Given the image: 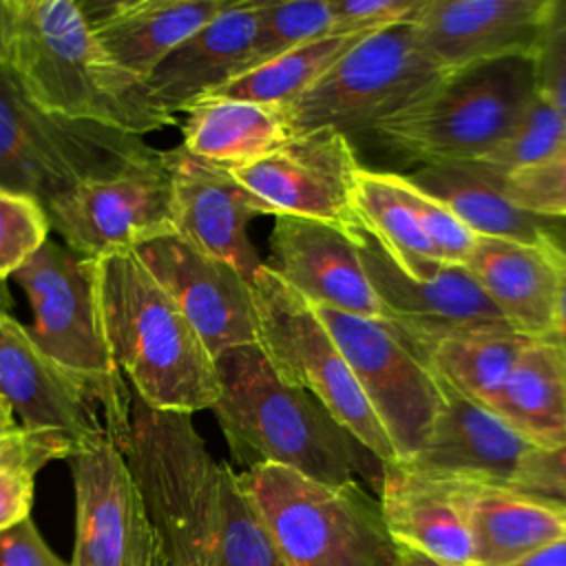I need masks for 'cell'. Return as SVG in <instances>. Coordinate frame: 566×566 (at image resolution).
Instances as JSON below:
<instances>
[{
    "label": "cell",
    "instance_id": "obj_1",
    "mask_svg": "<svg viewBox=\"0 0 566 566\" xmlns=\"http://www.w3.org/2000/svg\"><path fill=\"white\" fill-rule=\"evenodd\" d=\"M133 473L164 566H279L239 471L210 455L190 413L157 411L133 396L115 442Z\"/></svg>",
    "mask_w": 566,
    "mask_h": 566
},
{
    "label": "cell",
    "instance_id": "obj_2",
    "mask_svg": "<svg viewBox=\"0 0 566 566\" xmlns=\"http://www.w3.org/2000/svg\"><path fill=\"white\" fill-rule=\"evenodd\" d=\"M4 73L38 108L139 135L177 126L148 82L117 64L75 0H7Z\"/></svg>",
    "mask_w": 566,
    "mask_h": 566
},
{
    "label": "cell",
    "instance_id": "obj_3",
    "mask_svg": "<svg viewBox=\"0 0 566 566\" xmlns=\"http://www.w3.org/2000/svg\"><path fill=\"white\" fill-rule=\"evenodd\" d=\"M214 367L219 396L212 413L239 464H279L325 484L358 482L363 473L378 493L382 469L367 467L365 449L318 400L285 382L259 343L221 352Z\"/></svg>",
    "mask_w": 566,
    "mask_h": 566
},
{
    "label": "cell",
    "instance_id": "obj_4",
    "mask_svg": "<svg viewBox=\"0 0 566 566\" xmlns=\"http://www.w3.org/2000/svg\"><path fill=\"white\" fill-rule=\"evenodd\" d=\"M95 294L111 358L133 396L157 411L212 409L214 356L133 250L95 259Z\"/></svg>",
    "mask_w": 566,
    "mask_h": 566
},
{
    "label": "cell",
    "instance_id": "obj_5",
    "mask_svg": "<svg viewBox=\"0 0 566 566\" xmlns=\"http://www.w3.org/2000/svg\"><path fill=\"white\" fill-rule=\"evenodd\" d=\"M535 97L531 57L480 62L447 71L371 135L422 166L473 164L506 139Z\"/></svg>",
    "mask_w": 566,
    "mask_h": 566
},
{
    "label": "cell",
    "instance_id": "obj_6",
    "mask_svg": "<svg viewBox=\"0 0 566 566\" xmlns=\"http://www.w3.org/2000/svg\"><path fill=\"white\" fill-rule=\"evenodd\" d=\"M239 480L279 566H398L378 497L358 482L325 484L279 464H254Z\"/></svg>",
    "mask_w": 566,
    "mask_h": 566
},
{
    "label": "cell",
    "instance_id": "obj_7",
    "mask_svg": "<svg viewBox=\"0 0 566 566\" xmlns=\"http://www.w3.org/2000/svg\"><path fill=\"white\" fill-rule=\"evenodd\" d=\"M22 287L33 343L62 369L86 382L117 442L130 418L133 391L115 367L95 294V259L49 239L15 274Z\"/></svg>",
    "mask_w": 566,
    "mask_h": 566
},
{
    "label": "cell",
    "instance_id": "obj_8",
    "mask_svg": "<svg viewBox=\"0 0 566 566\" xmlns=\"http://www.w3.org/2000/svg\"><path fill=\"white\" fill-rule=\"evenodd\" d=\"M139 135L46 113L0 69V188L46 206L53 197L159 161Z\"/></svg>",
    "mask_w": 566,
    "mask_h": 566
},
{
    "label": "cell",
    "instance_id": "obj_9",
    "mask_svg": "<svg viewBox=\"0 0 566 566\" xmlns=\"http://www.w3.org/2000/svg\"><path fill=\"white\" fill-rule=\"evenodd\" d=\"M250 290L256 343L276 374L318 400L380 464L398 462L387 431L314 307L265 263L254 272Z\"/></svg>",
    "mask_w": 566,
    "mask_h": 566
},
{
    "label": "cell",
    "instance_id": "obj_10",
    "mask_svg": "<svg viewBox=\"0 0 566 566\" xmlns=\"http://www.w3.org/2000/svg\"><path fill=\"white\" fill-rule=\"evenodd\" d=\"M444 75L416 42L413 20L360 38L303 95L283 106L292 133H374Z\"/></svg>",
    "mask_w": 566,
    "mask_h": 566
},
{
    "label": "cell",
    "instance_id": "obj_11",
    "mask_svg": "<svg viewBox=\"0 0 566 566\" xmlns=\"http://www.w3.org/2000/svg\"><path fill=\"white\" fill-rule=\"evenodd\" d=\"M369 285L385 310L387 327L427 363L444 338L511 329L493 301L460 263L424 256L396 259L360 221L349 228Z\"/></svg>",
    "mask_w": 566,
    "mask_h": 566
},
{
    "label": "cell",
    "instance_id": "obj_12",
    "mask_svg": "<svg viewBox=\"0 0 566 566\" xmlns=\"http://www.w3.org/2000/svg\"><path fill=\"white\" fill-rule=\"evenodd\" d=\"M312 307L349 363L398 462L411 460L422 449L442 405L438 376L385 323L323 305Z\"/></svg>",
    "mask_w": 566,
    "mask_h": 566
},
{
    "label": "cell",
    "instance_id": "obj_13",
    "mask_svg": "<svg viewBox=\"0 0 566 566\" xmlns=\"http://www.w3.org/2000/svg\"><path fill=\"white\" fill-rule=\"evenodd\" d=\"M358 170L352 142L332 128L292 133L272 153L230 168L270 214L316 219L345 230L358 221L354 208Z\"/></svg>",
    "mask_w": 566,
    "mask_h": 566
},
{
    "label": "cell",
    "instance_id": "obj_14",
    "mask_svg": "<svg viewBox=\"0 0 566 566\" xmlns=\"http://www.w3.org/2000/svg\"><path fill=\"white\" fill-rule=\"evenodd\" d=\"M75 489L71 566H164L161 551L133 473L113 440L66 458Z\"/></svg>",
    "mask_w": 566,
    "mask_h": 566
},
{
    "label": "cell",
    "instance_id": "obj_15",
    "mask_svg": "<svg viewBox=\"0 0 566 566\" xmlns=\"http://www.w3.org/2000/svg\"><path fill=\"white\" fill-rule=\"evenodd\" d=\"M44 208L62 243L88 259L175 232L166 150L155 164L80 184Z\"/></svg>",
    "mask_w": 566,
    "mask_h": 566
},
{
    "label": "cell",
    "instance_id": "obj_16",
    "mask_svg": "<svg viewBox=\"0 0 566 566\" xmlns=\"http://www.w3.org/2000/svg\"><path fill=\"white\" fill-rule=\"evenodd\" d=\"M153 279L190 321L212 356L256 343V314L250 283L177 232H166L133 250Z\"/></svg>",
    "mask_w": 566,
    "mask_h": 566
},
{
    "label": "cell",
    "instance_id": "obj_17",
    "mask_svg": "<svg viewBox=\"0 0 566 566\" xmlns=\"http://www.w3.org/2000/svg\"><path fill=\"white\" fill-rule=\"evenodd\" d=\"M170 179V221L179 237L201 252L232 265L248 283L263 265L248 226L270 214L228 168L199 159L181 146L166 150Z\"/></svg>",
    "mask_w": 566,
    "mask_h": 566
},
{
    "label": "cell",
    "instance_id": "obj_18",
    "mask_svg": "<svg viewBox=\"0 0 566 566\" xmlns=\"http://www.w3.org/2000/svg\"><path fill=\"white\" fill-rule=\"evenodd\" d=\"M0 396L24 429L62 433L77 449L108 438L93 389L53 363L33 343L27 325L4 310H0Z\"/></svg>",
    "mask_w": 566,
    "mask_h": 566
},
{
    "label": "cell",
    "instance_id": "obj_19",
    "mask_svg": "<svg viewBox=\"0 0 566 566\" xmlns=\"http://www.w3.org/2000/svg\"><path fill=\"white\" fill-rule=\"evenodd\" d=\"M270 252L265 265L307 303L387 325L349 230L281 214L274 217Z\"/></svg>",
    "mask_w": 566,
    "mask_h": 566
},
{
    "label": "cell",
    "instance_id": "obj_20",
    "mask_svg": "<svg viewBox=\"0 0 566 566\" xmlns=\"http://www.w3.org/2000/svg\"><path fill=\"white\" fill-rule=\"evenodd\" d=\"M440 411L422 449L405 464L433 480L511 486L524 455L535 447L495 411L469 400L442 378Z\"/></svg>",
    "mask_w": 566,
    "mask_h": 566
},
{
    "label": "cell",
    "instance_id": "obj_21",
    "mask_svg": "<svg viewBox=\"0 0 566 566\" xmlns=\"http://www.w3.org/2000/svg\"><path fill=\"white\" fill-rule=\"evenodd\" d=\"M546 0H424L413 18L420 51L438 69L531 57Z\"/></svg>",
    "mask_w": 566,
    "mask_h": 566
},
{
    "label": "cell",
    "instance_id": "obj_22",
    "mask_svg": "<svg viewBox=\"0 0 566 566\" xmlns=\"http://www.w3.org/2000/svg\"><path fill=\"white\" fill-rule=\"evenodd\" d=\"M378 504L396 544L442 566H473V537L453 482L389 462L382 464Z\"/></svg>",
    "mask_w": 566,
    "mask_h": 566
},
{
    "label": "cell",
    "instance_id": "obj_23",
    "mask_svg": "<svg viewBox=\"0 0 566 566\" xmlns=\"http://www.w3.org/2000/svg\"><path fill=\"white\" fill-rule=\"evenodd\" d=\"M259 24V0L230 2L181 42L148 77L155 99L172 115L245 73Z\"/></svg>",
    "mask_w": 566,
    "mask_h": 566
},
{
    "label": "cell",
    "instance_id": "obj_24",
    "mask_svg": "<svg viewBox=\"0 0 566 566\" xmlns=\"http://www.w3.org/2000/svg\"><path fill=\"white\" fill-rule=\"evenodd\" d=\"M228 4V0L80 2L91 31L108 55L144 82L166 55Z\"/></svg>",
    "mask_w": 566,
    "mask_h": 566
},
{
    "label": "cell",
    "instance_id": "obj_25",
    "mask_svg": "<svg viewBox=\"0 0 566 566\" xmlns=\"http://www.w3.org/2000/svg\"><path fill=\"white\" fill-rule=\"evenodd\" d=\"M462 265L513 332L526 338H551L557 270L542 245L475 237Z\"/></svg>",
    "mask_w": 566,
    "mask_h": 566
},
{
    "label": "cell",
    "instance_id": "obj_26",
    "mask_svg": "<svg viewBox=\"0 0 566 566\" xmlns=\"http://www.w3.org/2000/svg\"><path fill=\"white\" fill-rule=\"evenodd\" d=\"M473 537V566H509L566 535V509L509 486L453 482Z\"/></svg>",
    "mask_w": 566,
    "mask_h": 566
},
{
    "label": "cell",
    "instance_id": "obj_27",
    "mask_svg": "<svg viewBox=\"0 0 566 566\" xmlns=\"http://www.w3.org/2000/svg\"><path fill=\"white\" fill-rule=\"evenodd\" d=\"M179 126L184 150L228 170L272 153L292 135L281 106L232 97L192 102Z\"/></svg>",
    "mask_w": 566,
    "mask_h": 566
},
{
    "label": "cell",
    "instance_id": "obj_28",
    "mask_svg": "<svg viewBox=\"0 0 566 566\" xmlns=\"http://www.w3.org/2000/svg\"><path fill=\"white\" fill-rule=\"evenodd\" d=\"M535 447L566 442V356L553 338H531L493 409Z\"/></svg>",
    "mask_w": 566,
    "mask_h": 566
},
{
    "label": "cell",
    "instance_id": "obj_29",
    "mask_svg": "<svg viewBox=\"0 0 566 566\" xmlns=\"http://www.w3.org/2000/svg\"><path fill=\"white\" fill-rule=\"evenodd\" d=\"M407 179L447 206L475 237L539 245L535 217L517 208L500 184L473 164L420 166Z\"/></svg>",
    "mask_w": 566,
    "mask_h": 566
},
{
    "label": "cell",
    "instance_id": "obj_30",
    "mask_svg": "<svg viewBox=\"0 0 566 566\" xmlns=\"http://www.w3.org/2000/svg\"><path fill=\"white\" fill-rule=\"evenodd\" d=\"M531 338L513 329H480L440 340L429 369L469 400L493 409L515 360Z\"/></svg>",
    "mask_w": 566,
    "mask_h": 566
},
{
    "label": "cell",
    "instance_id": "obj_31",
    "mask_svg": "<svg viewBox=\"0 0 566 566\" xmlns=\"http://www.w3.org/2000/svg\"><path fill=\"white\" fill-rule=\"evenodd\" d=\"M358 40V35H327L314 40L261 66L250 69L248 73L226 82L221 88L206 97H232L283 108L303 95Z\"/></svg>",
    "mask_w": 566,
    "mask_h": 566
},
{
    "label": "cell",
    "instance_id": "obj_32",
    "mask_svg": "<svg viewBox=\"0 0 566 566\" xmlns=\"http://www.w3.org/2000/svg\"><path fill=\"white\" fill-rule=\"evenodd\" d=\"M354 208L358 221L382 241L391 256H424L442 261L402 201L391 172L360 166L354 188Z\"/></svg>",
    "mask_w": 566,
    "mask_h": 566
},
{
    "label": "cell",
    "instance_id": "obj_33",
    "mask_svg": "<svg viewBox=\"0 0 566 566\" xmlns=\"http://www.w3.org/2000/svg\"><path fill=\"white\" fill-rule=\"evenodd\" d=\"M332 29L329 0H259V24L248 69L261 66L287 51L327 38ZM243 75V73H241Z\"/></svg>",
    "mask_w": 566,
    "mask_h": 566
},
{
    "label": "cell",
    "instance_id": "obj_34",
    "mask_svg": "<svg viewBox=\"0 0 566 566\" xmlns=\"http://www.w3.org/2000/svg\"><path fill=\"white\" fill-rule=\"evenodd\" d=\"M564 144L566 119L544 99L535 97L526 115L506 135V139L500 146H495L489 155L473 161V166H478L495 179H502L515 170L535 166L553 157Z\"/></svg>",
    "mask_w": 566,
    "mask_h": 566
},
{
    "label": "cell",
    "instance_id": "obj_35",
    "mask_svg": "<svg viewBox=\"0 0 566 566\" xmlns=\"http://www.w3.org/2000/svg\"><path fill=\"white\" fill-rule=\"evenodd\" d=\"M49 234L46 208L35 197L0 188V281L13 276Z\"/></svg>",
    "mask_w": 566,
    "mask_h": 566
},
{
    "label": "cell",
    "instance_id": "obj_36",
    "mask_svg": "<svg viewBox=\"0 0 566 566\" xmlns=\"http://www.w3.org/2000/svg\"><path fill=\"white\" fill-rule=\"evenodd\" d=\"M531 64L537 97L566 119V0H546Z\"/></svg>",
    "mask_w": 566,
    "mask_h": 566
},
{
    "label": "cell",
    "instance_id": "obj_37",
    "mask_svg": "<svg viewBox=\"0 0 566 566\" xmlns=\"http://www.w3.org/2000/svg\"><path fill=\"white\" fill-rule=\"evenodd\" d=\"M391 179L409 212L416 217L422 232L438 250L440 259L447 263L462 265L475 245V234L447 206H442L438 199L413 186L407 179V175L391 172Z\"/></svg>",
    "mask_w": 566,
    "mask_h": 566
},
{
    "label": "cell",
    "instance_id": "obj_38",
    "mask_svg": "<svg viewBox=\"0 0 566 566\" xmlns=\"http://www.w3.org/2000/svg\"><path fill=\"white\" fill-rule=\"evenodd\" d=\"M495 181L517 208L533 217L566 214V144L553 157Z\"/></svg>",
    "mask_w": 566,
    "mask_h": 566
},
{
    "label": "cell",
    "instance_id": "obj_39",
    "mask_svg": "<svg viewBox=\"0 0 566 566\" xmlns=\"http://www.w3.org/2000/svg\"><path fill=\"white\" fill-rule=\"evenodd\" d=\"M332 29L329 35H371L382 29L411 22L424 0H329Z\"/></svg>",
    "mask_w": 566,
    "mask_h": 566
},
{
    "label": "cell",
    "instance_id": "obj_40",
    "mask_svg": "<svg viewBox=\"0 0 566 566\" xmlns=\"http://www.w3.org/2000/svg\"><path fill=\"white\" fill-rule=\"evenodd\" d=\"M509 489L566 509V442L533 447Z\"/></svg>",
    "mask_w": 566,
    "mask_h": 566
},
{
    "label": "cell",
    "instance_id": "obj_41",
    "mask_svg": "<svg viewBox=\"0 0 566 566\" xmlns=\"http://www.w3.org/2000/svg\"><path fill=\"white\" fill-rule=\"evenodd\" d=\"M77 444L55 431H33L18 427L0 438V473L11 469L40 471L51 460H66Z\"/></svg>",
    "mask_w": 566,
    "mask_h": 566
},
{
    "label": "cell",
    "instance_id": "obj_42",
    "mask_svg": "<svg viewBox=\"0 0 566 566\" xmlns=\"http://www.w3.org/2000/svg\"><path fill=\"white\" fill-rule=\"evenodd\" d=\"M0 566H71L42 539L31 517L0 531Z\"/></svg>",
    "mask_w": 566,
    "mask_h": 566
},
{
    "label": "cell",
    "instance_id": "obj_43",
    "mask_svg": "<svg viewBox=\"0 0 566 566\" xmlns=\"http://www.w3.org/2000/svg\"><path fill=\"white\" fill-rule=\"evenodd\" d=\"M33 469H11L0 473V531H7L31 517L33 504Z\"/></svg>",
    "mask_w": 566,
    "mask_h": 566
},
{
    "label": "cell",
    "instance_id": "obj_44",
    "mask_svg": "<svg viewBox=\"0 0 566 566\" xmlns=\"http://www.w3.org/2000/svg\"><path fill=\"white\" fill-rule=\"evenodd\" d=\"M539 245L557 261L566 263V214L535 217Z\"/></svg>",
    "mask_w": 566,
    "mask_h": 566
},
{
    "label": "cell",
    "instance_id": "obj_45",
    "mask_svg": "<svg viewBox=\"0 0 566 566\" xmlns=\"http://www.w3.org/2000/svg\"><path fill=\"white\" fill-rule=\"evenodd\" d=\"M555 261L557 270V298H555V316H553V334L551 338L559 345L566 356V263Z\"/></svg>",
    "mask_w": 566,
    "mask_h": 566
},
{
    "label": "cell",
    "instance_id": "obj_46",
    "mask_svg": "<svg viewBox=\"0 0 566 566\" xmlns=\"http://www.w3.org/2000/svg\"><path fill=\"white\" fill-rule=\"evenodd\" d=\"M509 566H566V535Z\"/></svg>",
    "mask_w": 566,
    "mask_h": 566
},
{
    "label": "cell",
    "instance_id": "obj_47",
    "mask_svg": "<svg viewBox=\"0 0 566 566\" xmlns=\"http://www.w3.org/2000/svg\"><path fill=\"white\" fill-rule=\"evenodd\" d=\"M396 551H398V566H442V564H438V562H433V559H429V557H424V555H420V553H416V551H411L402 544H396Z\"/></svg>",
    "mask_w": 566,
    "mask_h": 566
},
{
    "label": "cell",
    "instance_id": "obj_48",
    "mask_svg": "<svg viewBox=\"0 0 566 566\" xmlns=\"http://www.w3.org/2000/svg\"><path fill=\"white\" fill-rule=\"evenodd\" d=\"M18 427H20V424H18L15 418H13L11 405L0 396V438L7 436V433H11V431L18 429Z\"/></svg>",
    "mask_w": 566,
    "mask_h": 566
},
{
    "label": "cell",
    "instance_id": "obj_49",
    "mask_svg": "<svg viewBox=\"0 0 566 566\" xmlns=\"http://www.w3.org/2000/svg\"><path fill=\"white\" fill-rule=\"evenodd\" d=\"M7 29H9L7 0H0V69H4V57H7Z\"/></svg>",
    "mask_w": 566,
    "mask_h": 566
}]
</instances>
